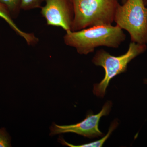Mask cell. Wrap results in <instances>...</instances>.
Here are the masks:
<instances>
[{
  "label": "cell",
  "mask_w": 147,
  "mask_h": 147,
  "mask_svg": "<svg viewBox=\"0 0 147 147\" xmlns=\"http://www.w3.org/2000/svg\"><path fill=\"white\" fill-rule=\"evenodd\" d=\"M112 106V102L108 101L98 114L94 115L92 112L89 113L84 120L75 124L59 125L53 123L50 128V135L54 136L62 133H74L90 139L102 137L103 134L98 128L99 121L102 117L109 115Z\"/></svg>",
  "instance_id": "5"
},
{
  "label": "cell",
  "mask_w": 147,
  "mask_h": 147,
  "mask_svg": "<svg viewBox=\"0 0 147 147\" xmlns=\"http://www.w3.org/2000/svg\"><path fill=\"white\" fill-rule=\"evenodd\" d=\"M45 0H21V9L25 11L41 8V4Z\"/></svg>",
  "instance_id": "10"
},
{
  "label": "cell",
  "mask_w": 147,
  "mask_h": 147,
  "mask_svg": "<svg viewBox=\"0 0 147 147\" xmlns=\"http://www.w3.org/2000/svg\"><path fill=\"white\" fill-rule=\"evenodd\" d=\"M0 3L6 7L13 19L18 17L21 9V0H0Z\"/></svg>",
  "instance_id": "9"
},
{
  "label": "cell",
  "mask_w": 147,
  "mask_h": 147,
  "mask_svg": "<svg viewBox=\"0 0 147 147\" xmlns=\"http://www.w3.org/2000/svg\"><path fill=\"white\" fill-rule=\"evenodd\" d=\"M0 18L3 19L16 34L24 38L28 45H34L38 43L39 39L34 34L26 32L17 26L6 7L1 3H0Z\"/></svg>",
  "instance_id": "7"
},
{
  "label": "cell",
  "mask_w": 147,
  "mask_h": 147,
  "mask_svg": "<svg viewBox=\"0 0 147 147\" xmlns=\"http://www.w3.org/2000/svg\"><path fill=\"white\" fill-rule=\"evenodd\" d=\"M144 83L145 84H147V79H145L144 80Z\"/></svg>",
  "instance_id": "14"
},
{
  "label": "cell",
  "mask_w": 147,
  "mask_h": 147,
  "mask_svg": "<svg viewBox=\"0 0 147 147\" xmlns=\"http://www.w3.org/2000/svg\"><path fill=\"white\" fill-rule=\"evenodd\" d=\"M144 4L146 6H147V0H144Z\"/></svg>",
  "instance_id": "12"
},
{
  "label": "cell",
  "mask_w": 147,
  "mask_h": 147,
  "mask_svg": "<svg viewBox=\"0 0 147 147\" xmlns=\"http://www.w3.org/2000/svg\"><path fill=\"white\" fill-rule=\"evenodd\" d=\"M74 18L71 31L112 25L120 4L118 0H72Z\"/></svg>",
  "instance_id": "2"
},
{
  "label": "cell",
  "mask_w": 147,
  "mask_h": 147,
  "mask_svg": "<svg viewBox=\"0 0 147 147\" xmlns=\"http://www.w3.org/2000/svg\"><path fill=\"white\" fill-rule=\"evenodd\" d=\"M118 121L117 119L115 120L109 127L108 133L102 137V139L95 142H92L91 143L88 144H83L80 145H74L69 144L68 142H66L63 138L61 137H59L58 139V141L61 143L63 146H68L70 147H101L103 146V144L105 141L109 138L110 135L112 134V132L115 130L117 127L118 125Z\"/></svg>",
  "instance_id": "8"
},
{
  "label": "cell",
  "mask_w": 147,
  "mask_h": 147,
  "mask_svg": "<svg viewBox=\"0 0 147 147\" xmlns=\"http://www.w3.org/2000/svg\"><path fill=\"white\" fill-rule=\"evenodd\" d=\"M41 7V15L48 26L60 27L65 31H71L74 18L72 0H45Z\"/></svg>",
  "instance_id": "6"
},
{
  "label": "cell",
  "mask_w": 147,
  "mask_h": 147,
  "mask_svg": "<svg viewBox=\"0 0 147 147\" xmlns=\"http://www.w3.org/2000/svg\"><path fill=\"white\" fill-rule=\"evenodd\" d=\"M11 137L7 132L5 128L0 129V147H11Z\"/></svg>",
  "instance_id": "11"
},
{
  "label": "cell",
  "mask_w": 147,
  "mask_h": 147,
  "mask_svg": "<svg viewBox=\"0 0 147 147\" xmlns=\"http://www.w3.org/2000/svg\"><path fill=\"white\" fill-rule=\"evenodd\" d=\"M147 49V45L131 42L127 52L121 56H113L102 49L96 51L92 62L95 65L103 67L105 74L100 83L94 85V94L98 97H104L110 80L117 75L126 71L129 63L144 53Z\"/></svg>",
  "instance_id": "3"
},
{
  "label": "cell",
  "mask_w": 147,
  "mask_h": 147,
  "mask_svg": "<svg viewBox=\"0 0 147 147\" xmlns=\"http://www.w3.org/2000/svg\"><path fill=\"white\" fill-rule=\"evenodd\" d=\"M114 22L127 31L131 42L147 44V7L144 0H127L120 4Z\"/></svg>",
  "instance_id": "4"
},
{
  "label": "cell",
  "mask_w": 147,
  "mask_h": 147,
  "mask_svg": "<svg viewBox=\"0 0 147 147\" xmlns=\"http://www.w3.org/2000/svg\"><path fill=\"white\" fill-rule=\"evenodd\" d=\"M123 30L111 25L90 27L76 31H67L64 36L65 45L74 47L80 55L93 53L98 47L117 48L126 39Z\"/></svg>",
  "instance_id": "1"
},
{
  "label": "cell",
  "mask_w": 147,
  "mask_h": 147,
  "mask_svg": "<svg viewBox=\"0 0 147 147\" xmlns=\"http://www.w3.org/2000/svg\"><path fill=\"white\" fill-rule=\"evenodd\" d=\"M127 0H121V1L122 4L124 3Z\"/></svg>",
  "instance_id": "13"
}]
</instances>
